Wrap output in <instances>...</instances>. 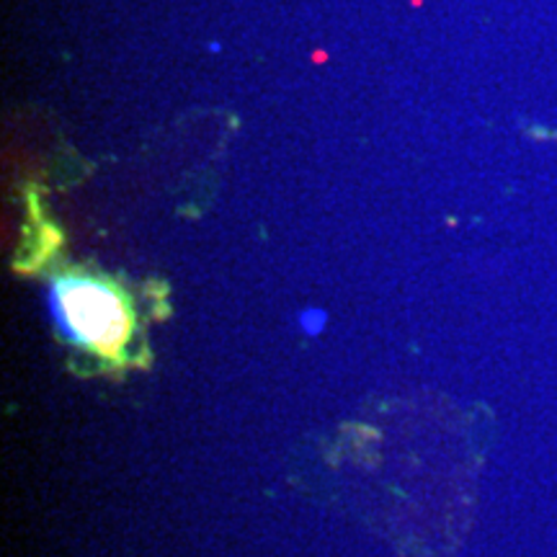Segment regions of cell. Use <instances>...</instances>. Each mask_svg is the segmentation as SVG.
Returning <instances> with one entry per match:
<instances>
[{
    "label": "cell",
    "mask_w": 557,
    "mask_h": 557,
    "mask_svg": "<svg viewBox=\"0 0 557 557\" xmlns=\"http://www.w3.org/2000/svg\"><path fill=\"white\" fill-rule=\"evenodd\" d=\"M50 312L62 336L99 354H120L132 320L124 299L109 284L88 276H62L50 287Z\"/></svg>",
    "instance_id": "obj_1"
},
{
    "label": "cell",
    "mask_w": 557,
    "mask_h": 557,
    "mask_svg": "<svg viewBox=\"0 0 557 557\" xmlns=\"http://www.w3.org/2000/svg\"><path fill=\"white\" fill-rule=\"evenodd\" d=\"M299 325H302L305 333L315 336V333L323 331L325 325V312L323 310H308L302 318H299Z\"/></svg>",
    "instance_id": "obj_2"
}]
</instances>
